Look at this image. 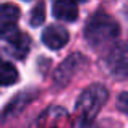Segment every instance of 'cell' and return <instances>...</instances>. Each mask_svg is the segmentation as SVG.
<instances>
[{"label":"cell","mask_w":128,"mask_h":128,"mask_svg":"<svg viewBox=\"0 0 128 128\" xmlns=\"http://www.w3.org/2000/svg\"><path fill=\"white\" fill-rule=\"evenodd\" d=\"M120 34V26L110 15L97 12L88 20L84 36L92 47H104L114 42Z\"/></svg>","instance_id":"6da1fadb"},{"label":"cell","mask_w":128,"mask_h":128,"mask_svg":"<svg viewBox=\"0 0 128 128\" xmlns=\"http://www.w3.org/2000/svg\"><path fill=\"white\" fill-rule=\"evenodd\" d=\"M107 97H109V92H107L106 86L99 84V83L88 86L76 100V112H78L81 122H91L102 109Z\"/></svg>","instance_id":"7a4b0ae2"},{"label":"cell","mask_w":128,"mask_h":128,"mask_svg":"<svg viewBox=\"0 0 128 128\" xmlns=\"http://www.w3.org/2000/svg\"><path fill=\"white\" fill-rule=\"evenodd\" d=\"M0 39L12 46L13 54H15L18 58H23L29 50V38L15 24V23L0 24Z\"/></svg>","instance_id":"3957f363"},{"label":"cell","mask_w":128,"mask_h":128,"mask_svg":"<svg viewBox=\"0 0 128 128\" xmlns=\"http://www.w3.org/2000/svg\"><path fill=\"white\" fill-rule=\"evenodd\" d=\"M109 66L115 76L123 78L128 75V42L117 46L109 57Z\"/></svg>","instance_id":"277c9868"},{"label":"cell","mask_w":128,"mask_h":128,"mask_svg":"<svg viewBox=\"0 0 128 128\" xmlns=\"http://www.w3.org/2000/svg\"><path fill=\"white\" fill-rule=\"evenodd\" d=\"M42 42L49 49L58 50L68 42V31L60 24H50L42 32Z\"/></svg>","instance_id":"5b68a950"},{"label":"cell","mask_w":128,"mask_h":128,"mask_svg":"<svg viewBox=\"0 0 128 128\" xmlns=\"http://www.w3.org/2000/svg\"><path fill=\"white\" fill-rule=\"evenodd\" d=\"M78 15L80 12L76 0H55L54 2V16L60 21H76Z\"/></svg>","instance_id":"8992f818"},{"label":"cell","mask_w":128,"mask_h":128,"mask_svg":"<svg viewBox=\"0 0 128 128\" xmlns=\"http://www.w3.org/2000/svg\"><path fill=\"white\" fill-rule=\"evenodd\" d=\"M83 57L81 55H72L70 58H66L65 62L60 65V68L57 70L55 73V81L57 84H66V83L70 81V78H72V75L78 70L80 66V62H83Z\"/></svg>","instance_id":"52a82bcc"},{"label":"cell","mask_w":128,"mask_h":128,"mask_svg":"<svg viewBox=\"0 0 128 128\" xmlns=\"http://www.w3.org/2000/svg\"><path fill=\"white\" fill-rule=\"evenodd\" d=\"M18 81V70L12 63H0V86H10Z\"/></svg>","instance_id":"ba28073f"},{"label":"cell","mask_w":128,"mask_h":128,"mask_svg":"<svg viewBox=\"0 0 128 128\" xmlns=\"http://www.w3.org/2000/svg\"><path fill=\"white\" fill-rule=\"evenodd\" d=\"M20 18V8L13 3H3L0 5V24L5 23H16Z\"/></svg>","instance_id":"9c48e42d"},{"label":"cell","mask_w":128,"mask_h":128,"mask_svg":"<svg viewBox=\"0 0 128 128\" xmlns=\"http://www.w3.org/2000/svg\"><path fill=\"white\" fill-rule=\"evenodd\" d=\"M44 20H46V3H44V2H39L38 5L32 8L29 23H31V26H34V28H36V26L42 24Z\"/></svg>","instance_id":"30bf717a"},{"label":"cell","mask_w":128,"mask_h":128,"mask_svg":"<svg viewBox=\"0 0 128 128\" xmlns=\"http://www.w3.org/2000/svg\"><path fill=\"white\" fill-rule=\"evenodd\" d=\"M117 107H118L122 112L128 114V92H122L117 99Z\"/></svg>","instance_id":"8fae6325"},{"label":"cell","mask_w":128,"mask_h":128,"mask_svg":"<svg viewBox=\"0 0 128 128\" xmlns=\"http://www.w3.org/2000/svg\"><path fill=\"white\" fill-rule=\"evenodd\" d=\"M76 2H86V0H76Z\"/></svg>","instance_id":"7c38bea8"}]
</instances>
